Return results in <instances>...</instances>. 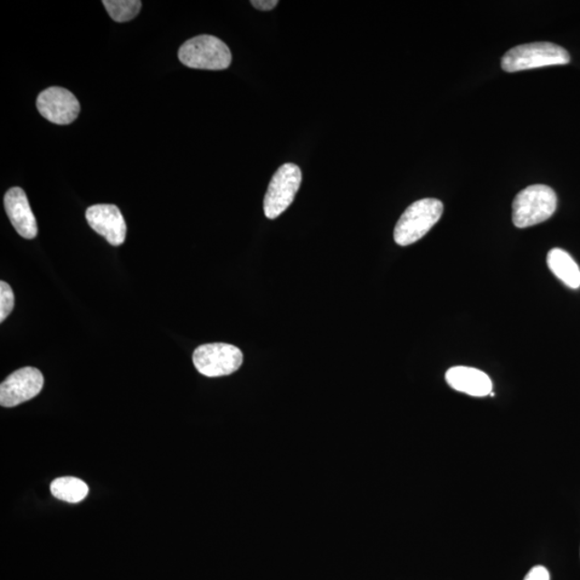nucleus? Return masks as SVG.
<instances>
[{
  "mask_svg": "<svg viewBox=\"0 0 580 580\" xmlns=\"http://www.w3.org/2000/svg\"><path fill=\"white\" fill-rule=\"evenodd\" d=\"M51 492L62 501L79 503L89 495V486L76 478H61L52 482Z\"/></svg>",
  "mask_w": 580,
  "mask_h": 580,
  "instance_id": "nucleus-13",
  "label": "nucleus"
},
{
  "mask_svg": "<svg viewBox=\"0 0 580 580\" xmlns=\"http://www.w3.org/2000/svg\"><path fill=\"white\" fill-rule=\"evenodd\" d=\"M37 109L39 113L51 123L69 125L77 119L80 103L71 91L54 86L39 94Z\"/></svg>",
  "mask_w": 580,
  "mask_h": 580,
  "instance_id": "nucleus-8",
  "label": "nucleus"
},
{
  "mask_svg": "<svg viewBox=\"0 0 580 580\" xmlns=\"http://www.w3.org/2000/svg\"><path fill=\"white\" fill-rule=\"evenodd\" d=\"M548 267L562 283L577 290L580 287V269L570 254L561 249H553L547 256Z\"/></svg>",
  "mask_w": 580,
  "mask_h": 580,
  "instance_id": "nucleus-12",
  "label": "nucleus"
},
{
  "mask_svg": "<svg viewBox=\"0 0 580 580\" xmlns=\"http://www.w3.org/2000/svg\"><path fill=\"white\" fill-rule=\"evenodd\" d=\"M85 217L90 228L102 235L111 245L119 246L125 242L128 226L122 212L117 205H91L86 210Z\"/></svg>",
  "mask_w": 580,
  "mask_h": 580,
  "instance_id": "nucleus-9",
  "label": "nucleus"
},
{
  "mask_svg": "<svg viewBox=\"0 0 580 580\" xmlns=\"http://www.w3.org/2000/svg\"><path fill=\"white\" fill-rule=\"evenodd\" d=\"M556 204L558 199L553 188L543 184L528 186L514 199V225L527 228L547 221L555 214Z\"/></svg>",
  "mask_w": 580,
  "mask_h": 580,
  "instance_id": "nucleus-2",
  "label": "nucleus"
},
{
  "mask_svg": "<svg viewBox=\"0 0 580 580\" xmlns=\"http://www.w3.org/2000/svg\"><path fill=\"white\" fill-rule=\"evenodd\" d=\"M102 4L109 15L119 23L135 19L142 7L140 0H103Z\"/></svg>",
  "mask_w": 580,
  "mask_h": 580,
  "instance_id": "nucleus-14",
  "label": "nucleus"
},
{
  "mask_svg": "<svg viewBox=\"0 0 580 580\" xmlns=\"http://www.w3.org/2000/svg\"><path fill=\"white\" fill-rule=\"evenodd\" d=\"M5 209L11 223L21 237L32 240L37 237L38 225L31 204L24 191L20 187H13L5 194Z\"/></svg>",
  "mask_w": 580,
  "mask_h": 580,
  "instance_id": "nucleus-10",
  "label": "nucleus"
},
{
  "mask_svg": "<svg viewBox=\"0 0 580 580\" xmlns=\"http://www.w3.org/2000/svg\"><path fill=\"white\" fill-rule=\"evenodd\" d=\"M43 376L36 367L26 366L9 376L0 385V404L14 407L37 397L43 387Z\"/></svg>",
  "mask_w": 580,
  "mask_h": 580,
  "instance_id": "nucleus-7",
  "label": "nucleus"
},
{
  "mask_svg": "<svg viewBox=\"0 0 580 580\" xmlns=\"http://www.w3.org/2000/svg\"><path fill=\"white\" fill-rule=\"evenodd\" d=\"M524 580H550V574L547 567L537 566L531 568Z\"/></svg>",
  "mask_w": 580,
  "mask_h": 580,
  "instance_id": "nucleus-16",
  "label": "nucleus"
},
{
  "mask_svg": "<svg viewBox=\"0 0 580 580\" xmlns=\"http://www.w3.org/2000/svg\"><path fill=\"white\" fill-rule=\"evenodd\" d=\"M251 4L258 10L270 11L277 7L279 2L278 0H252Z\"/></svg>",
  "mask_w": 580,
  "mask_h": 580,
  "instance_id": "nucleus-17",
  "label": "nucleus"
},
{
  "mask_svg": "<svg viewBox=\"0 0 580 580\" xmlns=\"http://www.w3.org/2000/svg\"><path fill=\"white\" fill-rule=\"evenodd\" d=\"M446 382L459 393L472 397H486L492 393L490 377L479 369L470 366H453L446 372Z\"/></svg>",
  "mask_w": 580,
  "mask_h": 580,
  "instance_id": "nucleus-11",
  "label": "nucleus"
},
{
  "mask_svg": "<svg viewBox=\"0 0 580 580\" xmlns=\"http://www.w3.org/2000/svg\"><path fill=\"white\" fill-rule=\"evenodd\" d=\"M14 308V294L10 285L5 280L0 282V321H5Z\"/></svg>",
  "mask_w": 580,
  "mask_h": 580,
  "instance_id": "nucleus-15",
  "label": "nucleus"
},
{
  "mask_svg": "<svg viewBox=\"0 0 580 580\" xmlns=\"http://www.w3.org/2000/svg\"><path fill=\"white\" fill-rule=\"evenodd\" d=\"M183 65L204 71H223L232 64V52L221 39L201 34L187 40L179 50Z\"/></svg>",
  "mask_w": 580,
  "mask_h": 580,
  "instance_id": "nucleus-4",
  "label": "nucleus"
},
{
  "mask_svg": "<svg viewBox=\"0 0 580 580\" xmlns=\"http://www.w3.org/2000/svg\"><path fill=\"white\" fill-rule=\"evenodd\" d=\"M193 363L200 375L206 377L226 376L240 369L243 354L232 344H204L195 349Z\"/></svg>",
  "mask_w": 580,
  "mask_h": 580,
  "instance_id": "nucleus-5",
  "label": "nucleus"
},
{
  "mask_svg": "<svg viewBox=\"0 0 580 580\" xmlns=\"http://www.w3.org/2000/svg\"><path fill=\"white\" fill-rule=\"evenodd\" d=\"M301 181V170L297 165L289 163L280 166L270 181L263 200V211L269 220H275L290 208L300 188Z\"/></svg>",
  "mask_w": 580,
  "mask_h": 580,
  "instance_id": "nucleus-6",
  "label": "nucleus"
},
{
  "mask_svg": "<svg viewBox=\"0 0 580 580\" xmlns=\"http://www.w3.org/2000/svg\"><path fill=\"white\" fill-rule=\"evenodd\" d=\"M443 210V204L433 198L418 200L411 204L395 225V243L407 246L417 242L440 221Z\"/></svg>",
  "mask_w": 580,
  "mask_h": 580,
  "instance_id": "nucleus-1",
  "label": "nucleus"
},
{
  "mask_svg": "<svg viewBox=\"0 0 580 580\" xmlns=\"http://www.w3.org/2000/svg\"><path fill=\"white\" fill-rule=\"evenodd\" d=\"M568 52L558 44L534 43L517 45L501 61L504 71L516 72L547 66L566 65L570 62Z\"/></svg>",
  "mask_w": 580,
  "mask_h": 580,
  "instance_id": "nucleus-3",
  "label": "nucleus"
}]
</instances>
